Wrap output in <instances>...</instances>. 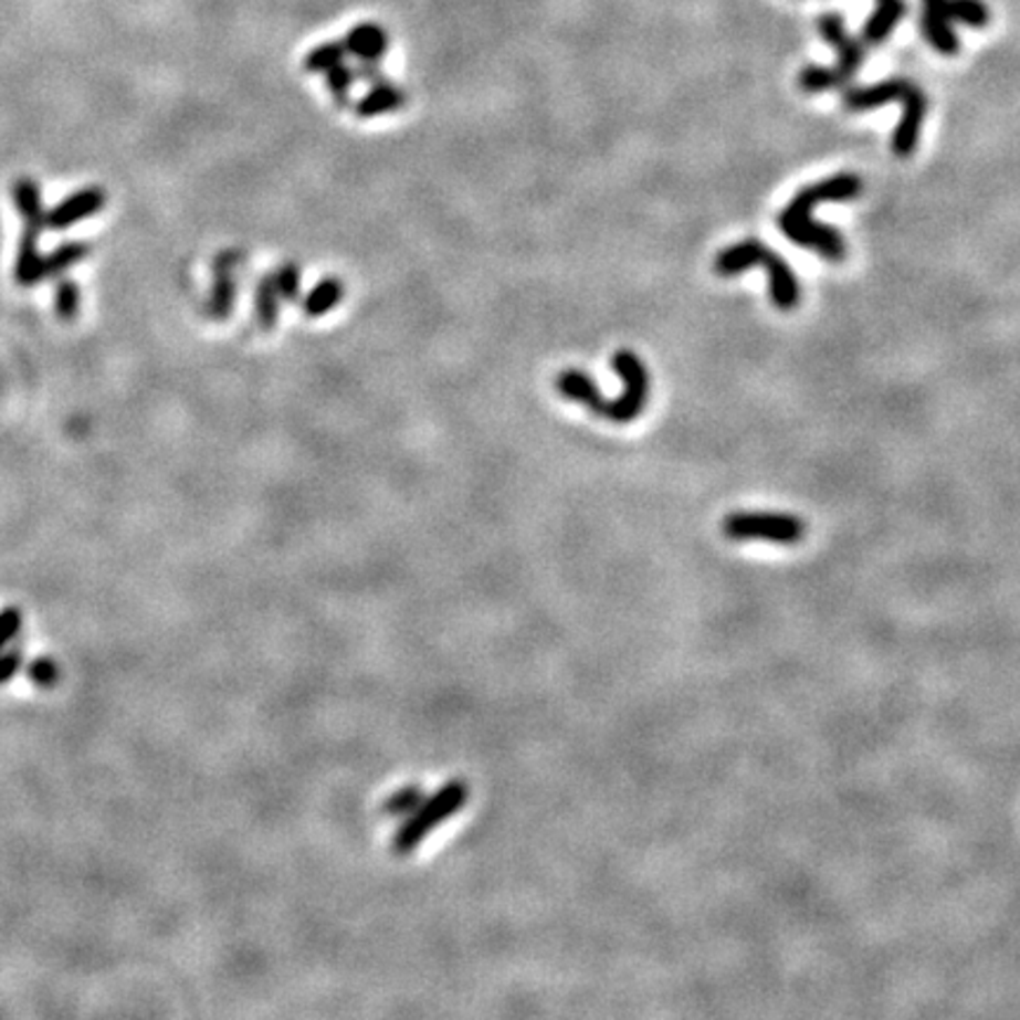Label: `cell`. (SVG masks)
I'll list each match as a JSON object with an SVG mask.
<instances>
[{"mask_svg": "<svg viewBox=\"0 0 1020 1020\" xmlns=\"http://www.w3.org/2000/svg\"><path fill=\"white\" fill-rule=\"evenodd\" d=\"M860 189L862 180L855 172H839L834 178H827L818 185L801 189L780 215L782 232L793 244L816 251L822 257H827V261H843V236L834 228H827V224L812 220V209L822 201H851L860 194Z\"/></svg>", "mask_w": 1020, "mask_h": 1020, "instance_id": "6da1fadb", "label": "cell"}, {"mask_svg": "<svg viewBox=\"0 0 1020 1020\" xmlns=\"http://www.w3.org/2000/svg\"><path fill=\"white\" fill-rule=\"evenodd\" d=\"M751 267H764L768 272V286H770V301L777 309H793L801 301V286L797 274L787 265L785 257L780 253L770 251L764 241L747 239L739 241L735 246L723 249L716 255L714 270L721 276H735L747 272Z\"/></svg>", "mask_w": 1020, "mask_h": 1020, "instance_id": "7a4b0ae2", "label": "cell"}, {"mask_svg": "<svg viewBox=\"0 0 1020 1020\" xmlns=\"http://www.w3.org/2000/svg\"><path fill=\"white\" fill-rule=\"evenodd\" d=\"M818 29L827 43H832L839 50V62L837 66L827 69V66H808L799 76L801 91L806 93H822V91H832L841 88V85L849 83L858 69L862 66L864 60V50L858 39H853L849 31L843 27V17L841 14H820Z\"/></svg>", "mask_w": 1020, "mask_h": 1020, "instance_id": "3957f363", "label": "cell"}, {"mask_svg": "<svg viewBox=\"0 0 1020 1020\" xmlns=\"http://www.w3.org/2000/svg\"><path fill=\"white\" fill-rule=\"evenodd\" d=\"M469 801V787H465L461 780H454L444 785L435 799H430L421 810L413 812V816L400 827V832L392 839V851L397 855H409L413 849L430 837L432 829H438L442 822L449 818H454L456 812Z\"/></svg>", "mask_w": 1020, "mask_h": 1020, "instance_id": "277c9868", "label": "cell"}, {"mask_svg": "<svg viewBox=\"0 0 1020 1020\" xmlns=\"http://www.w3.org/2000/svg\"><path fill=\"white\" fill-rule=\"evenodd\" d=\"M723 534L730 541H770L791 546L806 537V525L785 513H733L723 520Z\"/></svg>", "mask_w": 1020, "mask_h": 1020, "instance_id": "5b68a950", "label": "cell"}, {"mask_svg": "<svg viewBox=\"0 0 1020 1020\" xmlns=\"http://www.w3.org/2000/svg\"><path fill=\"white\" fill-rule=\"evenodd\" d=\"M612 369L619 374L621 383H624V390L617 397V400H604L600 417L610 419L614 423H631L648 404V392H650V376L648 369L641 359H638L635 353L631 350H619L612 359Z\"/></svg>", "mask_w": 1020, "mask_h": 1020, "instance_id": "8992f818", "label": "cell"}, {"mask_svg": "<svg viewBox=\"0 0 1020 1020\" xmlns=\"http://www.w3.org/2000/svg\"><path fill=\"white\" fill-rule=\"evenodd\" d=\"M107 203V194L102 187H85L78 189V192L69 194L64 201H60L55 209H50L45 215V228L64 232L69 228H74L76 222L88 220L97 215Z\"/></svg>", "mask_w": 1020, "mask_h": 1020, "instance_id": "52a82bcc", "label": "cell"}, {"mask_svg": "<svg viewBox=\"0 0 1020 1020\" xmlns=\"http://www.w3.org/2000/svg\"><path fill=\"white\" fill-rule=\"evenodd\" d=\"M901 102H903V118L893 135V151L897 154V157L905 159L914 151L916 143H919V133H922L924 118H926L928 99L919 85L907 81L903 95H901Z\"/></svg>", "mask_w": 1020, "mask_h": 1020, "instance_id": "ba28073f", "label": "cell"}, {"mask_svg": "<svg viewBox=\"0 0 1020 1020\" xmlns=\"http://www.w3.org/2000/svg\"><path fill=\"white\" fill-rule=\"evenodd\" d=\"M922 29L926 41L943 55H957L959 41L955 36L953 27H949L947 17V0H924V20Z\"/></svg>", "mask_w": 1020, "mask_h": 1020, "instance_id": "9c48e42d", "label": "cell"}, {"mask_svg": "<svg viewBox=\"0 0 1020 1020\" xmlns=\"http://www.w3.org/2000/svg\"><path fill=\"white\" fill-rule=\"evenodd\" d=\"M12 201H14L17 213H20V218L24 220V230L43 232L48 211L43 209V197H41L39 182L31 180V178L14 180Z\"/></svg>", "mask_w": 1020, "mask_h": 1020, "instance_id": "30bf717a", "label": "cell"}, {"mask_svg": "<svg viewBox=\"0 0 1020 1020\" xmlns=\"http://www.w3.org/2000/svg\"><path fill=\"white\" fill-rule=\"evenodd\" d=\"M345 50L359 62H380L388 50V31L378 24H359L345 36Z\"/></svg>", "mask_w": 1020, "mask_h": 1020, "instance_id": "8fae6325", "label": "cell"}, {"mask_svg": "<svg viewBox=\"0 0 1020 1020\" xmlns=\"http://www.w3.org/2000/svg\"><path fill=\"white\" fill-rule=\"evenodd\" d=\"M39 239H41V232L24 230L20 239V249H17L14 282L24 288H31L39 282H43V255L39 251Z\"/></svg>", "mask_w": 1020, "mask_h": 1020, "instance_id": "7c38bea8", "label": "cell"}, {"mask_svg": "<svg viewBox=\"0 0 1020 1020\" xmlns=\"http://www.w3.org/2000/svg\"><path fill=\"white\" fill-rule=\"evenodd\" d=\"M907 12V6L903 0H876V12L870 17V22L862 29V39L870 45L884 43L897 22L903 20V14Z\"/></svg>", "mask_w": 1020, "mask_h": 1020, "instance_id": "4fadbf2b", "label": "cell"}, {"mask_svg": "<svg viewBox=\"0 0 1020 1020\" xmlns=\"http://www.w3.org/2000/svg\"><path fill=\"white\" fill-rule=\"evenodd\" d=\"M232 270H234L232 255H220L215 261V267H213L215 284H213V293L209 298L211 315L218 317V319L228 317L232 313V303H234V293H236Z\"/></svg>", "mask_w": 1020, "mask_h": 1020, "instance_id": "5bb4252c", "label": "cell"}, {"mask_svg": "<svg viewBox=\"0 0 1020 1020\" xmlns=\"http://www.w3.org/2000/svg\"><path fill=\"white\" fill-rule=\"evenodd\" d=\"M558 390L567 397V400H572V402H579L583 407H589L593 413H598L600 417V409L604 404V397H600L596 383L591 380V376H586L577 369H569V371H562L558 376Z\"/></svg>", "mask_w": 1020, "mask_h": 1020, "instance_id": "9a60e30c", "label": "cell"}, {"mask_svg": "<svg viewBox=\"0 0 1020 1020\" xmlns=\"http://www.w3.org/2000/svg\"><path fill=\"white\" fill-rule=\"evenodd\" d=\"M404 102H407V97H404L402 88H395L392 83L380 81L369 91V95L359 102L357 114L365 116V118L378 116V114H386V112H392V109H400Z\"/></svg>", "mask_w": 1020, "mask_h": 1020, "instance_id": "2e32d148", "label": "cell"}, {"mask_svg": "<svg viewBox=\"0 0 1020 1020\" xmlns=\"http://www.w3.org/2000/svg\"><path fill=\"white\" fill-rule=\"evenodd\" d=\"M91 255V246L85 241H66V244L57 246L53 253H48L43 257V280H50V276H62L64 272L78 265L81 261Z\"/></svg>", "mask_w": 1020, "mask_h": 1020, "instance_id": "e0dca14e", "label": "cell"}, {"mask_svg": "<svg viewBox=\"0 0 1020 1020\" xmlns=\"http://www.w3.org/2000/svg\"><path fill=\"white\" fill-rule=\"evenodd\" d=\"M343 298V284L338 280H324L319 282L309 296L305 298V313L309 317L326 315L328 309H334Z\"/></svg>", "mask_w": 1020, "mask_h": 1020, "instance_id": "ac0fdd59", "label": "cell"}, {"mask_svg": "<svg viewBox=\"0 0 1020 1020\" xmlns=\"http://www.w3.org/2000/svg\"><path fill=\"white\" fill-rule=\"evenodd\" d=\"M947 17L966 27L982 29L990 22V10L982 0H947Z\"/></svg>", "mask_w": 1020, "mask_h": 1020, "instance_id": "d6986e66", "label": "cell"}, {"mask_svg": "<svg viewBox=\"0 0 1020 1020\" xmlns=\"http://www.w3.org/2000/svg\"><path fill=\"white\" fill-rule=\"evenodd\" d=\"M348 55L343 41H332V43H322L315 50H309V55L305 57V69L313 74H326L328 69H334L340 64Z\"/></svg>", "mask_w": 1020, "mask_h": 1020, "instance_id": "ffe728a7", "label": "cell"}, {"mask_svg": "<svg viewBox=\"0 0 1020 1020\" xmlns=\"http://www.w3.org/2000/svg\"><path fill=\"white\" fill-rule=\"evenodd\" d=\"M55 313L62 322H74L81 315V288L74 280H60L55 286Z\"/></svg>", "mask_w": 1020, "mask_h": 1020, "instance_id": "44dd1931", "label": "cell"}, {"mask_svg": "<svg viewBox=\"0 0 1020 1020\" xmlns=\"http://www.w3.org/2000/svg\"><path fill=\"white\" fill-rule=\"evenodd\" d=\"M280 288L274 284V274L267 276V280L261 282L257 286V298H255V309H257V319L265 328H272L276 322V309H280Z\"/></svg>", "mask_w": 1020, "mask_h": 1020, "instance_id": "7402d4cb", "label": "cell"}, {"mask_svg": "<svg viewBox=\"0 0 1020 1020\" xmlns=\"http://www.w3.org/2000/svg\"><path fill=\"white\" fill-rule=\"evenodd\" d=\"M355 81H357V72H355V69H350L348 64H343V62L326 72L328 91L334 93L336 102H340V105L348 102V95H350V88H353Z\"/></svg>", "mask_w": 1020, "mask_h": 1020, "instance_id": "603a6c76", "label": "cell"}, {"mask_svg": "<svg viewBox=\"0 0 1020 1020\" xmlns=\"http://www.w3.org/2000/svg\"><path fill=\"white\" fill-rule=\"evenodd\" d=\"M29 681L39 687H55L60 681V666L50 656H39L27 669Z\"/></svg>", "mask_w": 1020, "mask_h": 1020, "instance_id": "cb8c5ba5", "label": "cell"}, {"mask_svg": "<svg viewBox=\"0 0 1020 1020\" xmlns=\"http://www.w3.org/2000/svg\"><path fill=\"white\" fill-rule=\"evenodd\" d=\"M22 612L17 608L0 610V652L12 643V638L22 631Z\"/></svg>", "mask_w": 1020, "mask_h": 1020, "instance_id": "d4e9b609", "label": "cell"}, {"mask_svg": "<svg viewBox=\"0 0 1020 1020\" xmlns=\"http://www.w3.org/2000/svg\"><path fill=\"white\" fill-rule=\"evenodd\" d=\"M298 282H301V272L296 265H284L280 272L274 274V284L280 288V296L293 298L298 293Z\"/></svg>", "mask_w": 1020, "mask_h": 1020, "instance_id": "484cf974", "label": "cell"}, {"mask_svg": "<svg viewBox=\"0 0 1020 1020\" xmlns=\"http://www.w3.org/2000/svg\"><path fill=\"white\" fill-rule=\"evenodd\" d=\"M24 664V652L22 650H8L0 652V685H8L17 673H20Z\"/></svg>", "mask_w": 1020, "mask_h": 1020, "instance_id": "4316f807", "label": "cell"}, {"mask_svg": "<svg viewBox=\"0 0 1020 1020\" xmlns=\"http://www.w3.org/2000/svg\"><path fill=\"white\" fill-rule=\"evenodd\" d=\"M357 72V81H369V83H380V81H386L383 78V72H380V66L378 62H359V66L355 69Z\"/></svg>", "mask_w": 1020, "mask_h": 1020, "instance_id": "83f0119b", "label": "cell"}]
</instances>
